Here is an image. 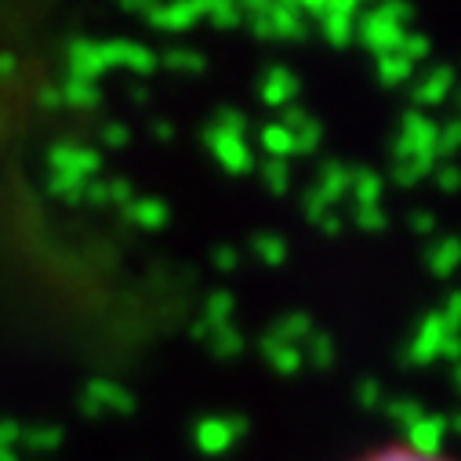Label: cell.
<instances>
[{"instance_id": "obj_1", "label": "cell", "mask_w": 461, "mask_h": 461, "mask_svg": "<svg viewBox=\"0 0 461 461\" xmlns=\"http://www.w3.org/2000/svg\"><path fill=\"white\" fill-rule=\"evenodd\" d=\"M364 461H447L432 450H421V447H385V450H375L367 454Z\"/></svg>"}]
</instances>
